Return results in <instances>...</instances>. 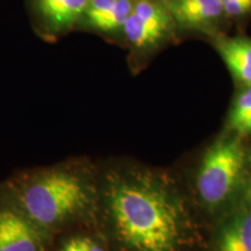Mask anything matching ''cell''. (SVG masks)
<instances>
[{
    "label": "cell",
    "mask_w": 251,
    "mask_h": 251,
    "mask_svg": "<svg viewBox=\"0 0 251 251\" xmlns=\"http://www.w3.org/2000/svg\"><path fill=\"white\" fill-rule=\"evenodd\" d=\"M41 229L17 206L0 205V251H40Z\"/></svg>",
    "instance_id": "cell-5"
},
{
    "label": "cell",
    "mask_w": 251,
    "mask_h": 251,
    "mask_svg": "<svg viewBox=\"0 0 251 251\" xmlns=\"http://www.w3.org/2000/svg\"><path fill=\"white\" fill-rule=\"evenodd\" d=\"M108 208L120 242L130 251H175L186 220L184 206L147 174L112 179Z\"/></svg>",
    "instance_id": "cell-1"
},
{
    "label": "cell",
    "mask_w": 251,
    "mask_h": 251,
    "mask_svg": "<svg viewBox=\"0 0 251 251\" xmlns=\"http://www.w3.org/2000/svg\"><path fill=\"white\" fill-rule=\"evenodd\" d=\"M135 1L136 0H117L108 11H106L100 17L93 19L92 21H90V24L97 29L103 31L122 28L127 18L129 17Z\"/></svg>",
    "instance_id": "cell-10"
},
{
    "label": "cell",
    "mask_w": 251,
    "mask_h": 251,
    "mask_svg": "<svg viewBox=\"0 0 251 251\" xmlns=\"http://www.w3.org/2000/svg\"><path fill=\"white\" fill-rule=\"evenodd\" d=\"M229 124L240 136L251 134V86H248L237 97Z\"/></svg>",
    "instance_id": "cell-11"
},
{
    "label": "cell",
    "mask_w": 251,
    "mask_h": 251,
    "mask_svg": "<svg viewBox=\"0 0 251 251\" xmlns=\"http://www.w3.org/2000/svg\"><path fill=\"white\" fill-rule=\"evenodd\" d=\"M244 165V150L237 140H221L207 150L198 175V190L208 205L230 196Z\"/></svg>",
    "instance_id": "cell-3"
},
{
    "label": "cell",
    "mask_w": 251,
    "mask_h": 251,
    "mask_svg": "<svg viewBox=\"0 0 251 251\" xmlns=\"http://www.w3.org/2000/svg\"><path fill=\"white\" fill-rule=\"evenodd\" d=\"M14 205L40 229L80 219L92 206L87 176L74 166H56L25 176L14 188Z\"/></svg>",
    "instance_id": "cell-2"
},
{
    "label": "cell",
    "mask_w": 251,
    "mask_h": 251,
    "mask_svg": "<svg viewBox=\"0 0 251 251\" xmlns=\"http://www.w3.org/2000/svg\"><path fill=\"white\" fill-rule=\"evenodd\" d=\"M170 14L186 27H202L214 23L224 12L222 0H171Z\"/></svg>",
    "instance_id": "cell-6"
},
{
    "label": "cell",
    "mask_w": 251,
    "mask_h": 251,
    "mask_svg": "<svg viewBox=\"0 0 251 251\" xmlns=\"http://www.w3.org/2000/svg\"><path fill=\"white\" fill-rule=\"evenodd\" d=\"M220 251H251V214L238 218L226 228Z\"/></svg>",
    "instance_id": "cell-9"
},
{
    "label": "cell",
    "mask_w": 251,
    "mask_h": 251,
    "mask_svg": "<svg viewBox=\"0 0 251 251\" xmlns=\"http://www.w3.org/2000/svg\"><path fill=\"white\" fill-rule=\"evenodd\" d=\"M90 0H39L43 15L56 27H65L86 12Z\"/></svg>",
    "instance_id": "cell-8"
},
{
    "label": "cell",
    "mask_w": 251,
    "mask_h": 251,
    "mask_svg": "<svg viewBox=\"0 0 251 251\" xmlns=\"http://www.w3.org/2000/svg\"><path fill=\"white\" fill-rule=\"evenodd\" d=\"M218 49L231 74L241 83L251 86V41L243 37L224 40Z\"/></svg>",
    "instance_id": "cell-7"
},
{
    "label": "cell",
    "mask_w": 251,
    "mask_h": 251,
    "mask_svg": "<svg viewBox=\"0 0 251 251\" xmlns=\"http://www.w3.org/2000/svg\"><path fill=\"white\" fill-rule=\"evenodd\" d=\"M224 12L229 15H241L251 9V0H224Z\"/></svg>",
    "instance_id": "cell-13"
},
{
    "label": "cell",
    "mask_w": 251,
    "mask_h": 251,
    "mask_svg": "<svg viewBox=\"0 0 251 251\" xmlns=\"http://www.w3.org/2000/svg\"><path fill=\"white\" fill-rule=\"evenodd\" d=\"M171 24V14L153 0H136L124 25L128 40L134 46H152L158 42Z\"/></svg>",
    "instance_id": "cell-4"
},
{
    "label": "cell",
    "mask_w": 251,
    "mask_h": 251,
    "mask_svg": "<svg viewBox=\"0 0 251 251\" xmlns=\"http://www.w3.org/2000/svg\"><path fill=\"white\" fill-rule=\"evenodd\" d=\"M61 251H103V249L91 238L72 237L63 244Z\"/></svg>",
    "instance_id": "cell-12"
}]
</instances>
